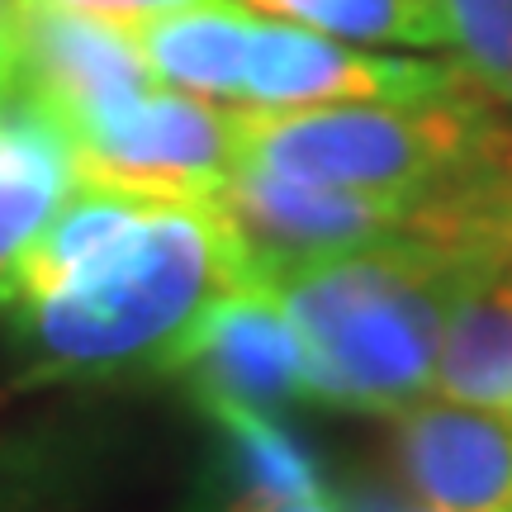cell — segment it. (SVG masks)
I'll use <instances>...</instances> for the list:
<instances>
[{
    "label": "cell",
    "instance_id": "cell-1",
    "mask_svg": "<svg viewBox=\"0 0 512 512\" xmlns=\"http://www.w3.org/2000/svg\"><path fill=\"white\" fill-rule=\"evenodd\" d=\"M247 285L256 271L219 204L143 195L86 256L0 285L5 394L181 375L209 313Z\"/></svg>",
    "mask_w": 512,
    "mask_h": 512
},
{
    "label": "cell",
    "instance_id": "cell-2",
    "mask_svg": "<svg viewBox=\"0 0 512 512\" xmlns=\"http://www.w3.org/2000/svg\"><path fill=\"white\" fill-rule=\"evenodd\" d=\"M512 261L403 233L271 285L309 356V399L399 418L437 394V351L456 309Z\"/></svg>",
    "mask_w": 512,
    "mask_h": 512
},
{
    "label": "cell",
    "instance_id": "cell-3",
    "mask_svg": "<svg viewBox=\"0 0 512 512\" xmlns=\"http://www.w3.org/2000/svg\"><path fill=\"white\" fill-rule=\"evenodd\" d=\"M67 138L76 181L162 200H214L242 166V105L219 110L204 95L157 86L133 105L72 128Z\"/></svg>",
    "mask_w": 512,
    "mask_h": 512
},
{
    "label": "cell",
    "instance_id": "cell-4",
    "mask_svg": "<svg viewBox=\"0 0 512 512\" xmlns=\"http://www.w3.org/2000/svg\"><path fill=\"white\" fill-rule=\"evenodd\" d=\"M209 204H219L223 219L238 228L256 285H280L318 261L418 233L413 204L294 181L256 162H242Z\"/></svg>",
    "mask_w": 512,
    "mask_h": 512
},
{
    "label": "cell",
    "instance_id": "cell-5",
    "mask_svg": "<svg viewBox=\"0 0 512 512\" xmlns=\"http://www.w3.org/2000/svg\"><path fill=\"white\" fill-rule=\"evenodd\" d=\"M475 86L460 62L366 53L347 38L290 19H256L242 105H366V100H437Z\"/></svg>",
    "mask_w": 512,
    "mask_h": 512
},
{
    "label": "cell",
    "instance_id": "cell-6",
    "mask_svg": "<svg viewBox=\"0 0 512 512\" xmlns=\"http://www.w3.org/2000/svg\"><path fill=\"white\" fill-rule=\"evenodd\" d=\"M19 43L24 91L67 133L162 86L124 24L62 0H19Z\"/></svg>",
    "mask_w": 512,
    "mask_h": 512
},
{
    "label": "cell",
    "instance_id": "cell-7",
    "mask_svg": "<svg viewBox=\"0 0 512 512\" xmlns=\"http://www.w3.org/2000/svg\"><path fill=\"white\" fill-rule=\"evenodd\" d=\"M394 465L432 512H512V408L413 403L394 422Z\"/></svg>",
    "mask_w": 512,
    "mask_h": 512
},
{
    "label": "cell",
    "instance_id": "cell-8",
    "mask_svg": "<svg viewBox=\"0 0 512 512\" xmlns=\"http://www.w3.org/2000/svg\"><path fill=\"white\" fill-rule=\"evenodd\" d=\"M181 375L195 403H242L275 413L309 399L304 337L271 285H247L228 294L209 313Z\"/></svg>",
    "mask_w": 512,
    "mask_h": 512
},
{
    "label": "cell",
    "instance_id": "cell-9",
    "mask_svg": "<svg viewBox=\"0 0 512 512\" xmlns=\"http://www.w3.org/2000/svg\"><path fill=\"white\" fill-rule=\"evenodd\" d=\"M256 10L242 0H190L176 10L128 24L162 86L204 95V100H242L247 62H252Z\"/></svg>",
    "mask_w": 512,
    "mask_h": 512
},
{
    "label": "cell",
    "instance_id": "cell-10",
    "mask_svg": "<svg viewBox=\"0 0 512 512\" xmlns=\"http://www.w3.org/2000/svg\"><path fill=\"white\" fill-rule=\"evenodd\" d=\"M76 157L67 128L29 91L0 105V275L72 195Z\"/></svg>",
    "mask_w": 512,
    "mask_h": 512
},
{
    "label": "cell",
    "instance_id": "cell-11",
    "mask_svg": "<svg viewBox=\"0 0 512 512\" xmlns=\"http://www.w3.org/2000/svg\"><path fill=\"white\" fill-rule=\"evenodd\" d=\"M110 460V432L81 418H34L0 432V512H76Z\"/></svg>",
    "mask_w": 512,
    "mask_h": 512
},
{
    "label": "cell",
    "instance_id": "cell-12",
    "mask_svg": "<svg viewBox=\"0 0 512 512\" xmlns=\"http://www.w3.org/2000/svg\"><path fill=\"white\" fill-rule=\"evenodd\" d=\"M437 394L512 408V266L456 309L437 351Z\"/></svg>",
    "mask_w": 512,
    "mask_h": 512
},
{
    "label": "cell",
    "instance_id": "cell-13",
    "mask_svg": "<svg viewBox=\"0 0 512 512\" xmlns=\"http://www.w3.org/2000/svg\"><path fill=\"white\" fill-rule=\"evenodd\" d=\"M256 15L290 19L347 43H394V48H451L441 0H242Z\"/></svg>",
    "mask_w": 512,
    "mask_h": 512
},
{
    "label": "cell",
    "instance_id": "cell-14",
    "mask_svg": "<svg viewBox=\"0 0 512 512\" xmlns=\"http://www.w3.org/2000/svg\"><path fill=\"white\" fill-rule=\"evenodd\" d=\"M200 408L223 432V470L275 494H323V470L313 451L294 432H285L271 413L242 408V403H200Z\"/></svg>",
    "mask_w": 512,
    "mask_h": 512
},
{
    "label": "cell",
    "instance_id": "cell-15",
    "mask_svg": "<svg viewBox=\"0 0 512 512\" xmlns=\"http://www.w3.org/2000/svg\"><path fill=\"white\" fill-rule=\"evenodd\" d=\"M451 53L484 95L512 105V0H441Z\"/></svg>",
    "mask_w": 512,
    "mask_h": 512
},
{
    "label": "cell",
    "instance_id": "cell-16",
    "mask_svg": "<svg viewBox=\"0 0 512 512\" xmlns=\"http://www.w3.org/2000/svg\"><path fill=\"white\" fill-rule=\"evenodd\" d=\"M190 512H342L337 503L323 494H275L261 484H247L233 470L214 465V475L204 479V494Z\"/></svg>",
    "mask_w": 512,
    "mask_h": 512
},
{
    "label": "cell",
    "instance_id": "cell-17",
    "mask_svg": "<svg viewBox=\"0 0 512 512\" xmlns=\"http://www.w3.org/2000/svg\"><path fill=\"white\" fill-rule=\"evenodd\" d=\"M0 86L24 91V43H19V0H0Z\"/></svg>",
    "mask_w": 512,
    "mask_h": 512
},
{
    "label": "cell",
    "instance_id": "cell-18",
    "mask_svg": "<svg viewBox=\"0 0 512 512\" xmlns=\"http://www.w3.org/2000/svg\"><path fill=\"white\" fill-rule=\"evenodd\" d=\"M72 10H86V15H100V19H114V24H138V19H152L162 10H176V5H190V0H62Z\"/></svg>",
    "mask_w": 512,
    "mask_h": 512
}]
</instances>
